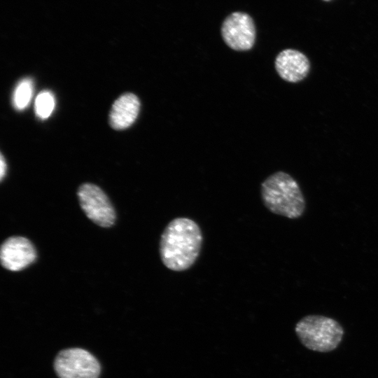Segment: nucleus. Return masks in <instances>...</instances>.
<instances>
[{
	"label": "nucleus",
	"instance_id": "7ed1b4c3",
	"mask_svg": "<svg viewBox=\"0 0 378 378\" xmlns=\"http://www.w3.org/2000/svg\"><path fill=\"white\" fill-rule=\"evenodd\" d=\"M300 342L307 349L322 353L335 349L342 340L344 330L335 319L321 315H308L295 326Z\"/></svg>",
	"mask_w": 378,
	"mask_h": 378
},
{
	"label": "nucleus",
	"instance_id": "20e7f679",
	"mask_svg": "<svg viewBox=\"0 0 378 378\" xmlns=\"http://www.w3.org/2000/svg\"><path fill=\"white\" fill-rule=\"evenodd\" d=\"M54 368L59 378H98L101 371L97 359L80 348L61 351L55 358Z\"/></svg>",
	"mask_w": 378,
	"mask_h": 378
},
{
	"label": "nucleus",
	"instance_id": "f257e3e1",
	"mask_svg": "<svg viewBox=\"0 0 378 378\" xmlns=\"http://www.w3.org/2000/svg\"><path fill=\"white\" fill-rule=\"evenodd\" d=\"M202 241V230L195 221L186 217L176 218L167 225L160 236L161 261L170 270L186 271L196 262Z\"/></svg>",
	"mask_w": 378,
	"mask_h": 378
},
{
	"label": "nucleus",
	"instance_id": "39448f33",
	"mask_svg": "<svg viewBox=\"0 0 378 378\" xmlns=\"http://www.w3.org/2000/svg\"><path fill=\"white\" fill-rule=\"evenodd\" d=\"M80 206L86 216L102 227H110L115 222V209L106 193L97 185L85 183L77 191Z\"/></svg>",
	"mask_w": 378,
	"mask_h": 378
},
{
	"label": "nucleus",
	"instance_id": "f8f14e48",
	"mask_svg": "<svg viewBox=\"0 0 378 378\" xmlns=\"http://www.w3.org/2000/svg\"><path fill=\"white\" fill-rule=\"evenodd\" d=\"M0 178H1V181H3L5 175H6V160L4 158V155L2 153H1V160H0Z\"/></svg>",
	"mask_w": 378,
	"mask_h": 378
},
{
	"label": "nucleus",
	"instance_id": "9b49d317",
	"mask_svg": "<svg viewBox=\"0 0 378 378\" xmlns=\"http://www.w3.org/2000/svg\"><path fill=\"white\" fill-rule=\"evenodd\" d=\"M55 97L48 90L41 91L36 97L34 109L36 115L41 119L48 118L55 108Z\"/></svg>",
	"mask_w": 378,
	"mask_h": 378
},
{
	"label": "nucleus",
	"instance_id": "f03ea898",
	"mask_svg": "<svg viewBox=\"0 0 378 378\" xmlns=\"http://www.w3.org/2000/svg\"><path fill=\"white\" fill-rule=\"evenodd\" d=\"M264 206L272 213L295 219L305 209V200L297 181L279 171L270 175L260 186Z\"/></svg>",
	"mask_w": 378,
	"mask_h": 378
},
{
	"label": "nucleus",
	"instance_id": "1a4fd4ad",
	"mask_svg": "<svg viewBox=\"0 0 378 378\" xmlns=\"http://www.w3.org/2000/svg\"><path fill=\"white\" fill-rule=\"evenodd\" d=\"M140 106L136 94L127 92L120 96L113 104L109 113L111 127L117 130L130 127L138 117Z\"/></svg>",
	"mask_w": 378,
	"mask_h": 378
},
{
	"label": "nucleus",
	"instance_id": "6e6552de",
	"mask_svg": "<svg viewBox=\"0 0 378 378\" xmlns=\"http://www.w3.org/2000/svg\"><path fill=\"white\" fill-rule=\"evenodd\" d=\"M274 66L282 79L290 83H297L307 76L310 63L302 52L288 48L278 54L275 59Z\"/></svg>",
	"mask_w": 378,
	"mask_h": 378
},
{
	"label": "nucleus",
	"instance_id": "423d86ee",
	"mask_svg": "<svg viewBox=\"0 0 378 378\" xmlns=\"http://www.w3.org/2000/svg\"><path fill=\"white\" fill-rule=\"evenodd\" d=\"M221 35L226 45L232 50H248L252 48L255 41L254 22L247 13H232L224 20Z\"/></svg>",
	"mask_w": 378,
	"mask_h": 378
},
{
	"label": "nucleus",
	"instance_id": "0eeeda50",
	"mask_svg": "<svg viewBox=\"0 0 378 378\" xmlns=\"http://www.w3.org/2000/svg\"><path fill=\"white\" fill-rule=\"evenodd\" d=\"M36 258L34 246L26 237L12 236L7 238L1 246V264L8 270L21 271L34 262Z\"/></svg>",
	"mask_w": 378,
	"mask_h": 378
},
{
	"label": "nucleus",
	"instance_id": "9d476101",
	"mask_svg": "<svg viewBox=\"0 0 378 378\" xmlns=\"http://www.w3.org/2000/svg\"><path fill=\"white\" fill-rule=\"evenodd\" d=\"M33 90V80L30 78H24L18 82L12 99L15 109L21 111L27 108L31 99Z\"/></svg>",
	"mask_w": 378,
	"mask_h": 378
}]
</instances>
